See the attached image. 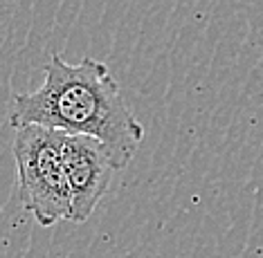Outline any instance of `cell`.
I'll return each instance as SVG.
<instances>
[{
    "mask_svg": "<svg viewBox=\"0 0 263 258\" xmlns=\"http://www.w3.org/2000/svg\"><path fill=\"white\" fill-rule=\"evenodd\" d=\"M63 140L65 133L43 126H23L14 140L21 202L41 227H54L70 220L72 213L63 169Z\"/></svg>",
    "mask_w": 263,
    "mask_h": 258,
    "instance_id": "cell-2",
    "label": "cell"
},
{
    "mask_svg": "<svg viewBox=\"0 0 263 258\" xmlns=\"http://www.w3.org/2000/svg\"><path fill=\"white\" fill-rule=\"evenodd\" d=\"M43 72L39 90L14 99L9 124L14 128L43 126L65 135L92 137L104 144L117 171L126 169L144 140V126L126 106L108 65L88 56L68 63L54 54Z\"/></svg>",
    "mask_w": 263,
    "mask_h": 258,
    "instance_id": "cell-1",
    "label": "cell"
},
{
    "mask_svg": "<svg viewBox=\"0 0 263 258\" xmlns=\"http://www.w3.org/2000/svg\"><path fill=\"white\" fill-rule=\"evenodd\" d=\"M63 169L72 205L70 223H86L106 195L117 169L104 144L83 135H65Z\"/></svg>",
    "mask_w": 263,
    "mask_h": 258,
    "instance_id": "cell-3",
    "label": "cell"
}]
</instances>
